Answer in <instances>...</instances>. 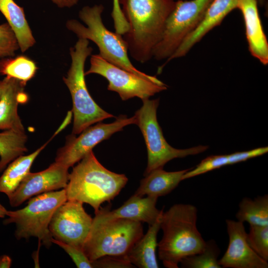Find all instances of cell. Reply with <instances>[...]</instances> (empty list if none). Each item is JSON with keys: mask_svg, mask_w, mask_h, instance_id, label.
Returning a JSON list of instances; mask_svg holds the SVG:
<instances>
[{"mask_svg": "<svg viewBox=\"0 0 268 268\" xmlns=\"http://www.w3.org/2000/svg\"><path fill=\"white\" fill-rule=\"evenodd\" d=\"M92 221L82 202L67 200L54 212L49 229L54 239L82 249Z\"/></svg>", "mask_w": 268, "mask_h": 268, "instance_id": "7c38bea8", "label": "cell"}, {"mask_svg": "<svg viewBox=\"0 0 268 268\" xmlns=\"http://www.w3.org/2000/svg\"><path fill=\"white\" fill-rule=\"evenodd\" d=\"M237 8L243 17L250 54L263 65H267L268 42L260 17L257 0H239Z\"/></svg>", "mask_w": 268, "mask_h": 268, "instance_id": "e0dca14e", "label": "cell"}, {"mask_svg": "<svg viewBox=\"0 0 268 268\" xmlns=\"http://www.w3.org/2000/svg\"><path fill=\"white\" fill-rule=\"evenodd\" d=\"M247 239L252 249L268 262V225H250Z\"/></svg>", "mask_w": 268, "mask_h": 268, "instance_id": "4316f807", "label": "cell"}, {"mask_svg": "<svg viewBox=\"0 0 268 268\" xmlns=\"http://www.w3.org/2000/svg\"><path fill=\"white\" fill-rule=\"evenodd\" d=\"M142 105L134 115L147 150V164L144 176L156 169L163 168L169 161L177 158L196 155L205 151L208 146L199 145L179 149L170 145L165 140L156 116L159 99H143Z\"/></svg>", "mask_w": 268, "mask_h": 268, "instance_id": "ba28073f", "label": "cell"}, {"mask_svg": "<svg viewBox=\"0 0 268 268\" xmlns=\"http://www.w3.org/2000/svg\"><path fill=\"white\" fill-rule=\"evenodd\" d=\"M135 123L134 116L128 118L126 115H120L112 123L99 122L87 128L77 137L73 134L68 135L65 145L58 149L55 162L69 169L79 162L97 144L122 131L125 127Z\"/></svg>", "mask_w": 268, "mask_h": 268, "instance_id": "8fae6325", "label": "cell"}, {"mask_svg": "<svg viewBox=\"0 0 268 268\" xmlns=\"http://www.w3.org/2000/svg\"><path fill=\"white\" fill-rule=\"evenodd\" d=\"M68 170L55 161L43 171L29 172L8 197L10 205L16 207L33 196L64 189L68 181Z\"/></svg>", "mask_w": 268, "mask_h": 268, "instance_id": "4fadbf2b", "label": "cell"}, {"mask_svg": "<svg viewBox=\"0 0 268 268\" xmlns=\"http://www.w3.org/2000/svg\"><path fill=\"white\" fill-rule=\"evenodd\" d=\"M67 201L64 189L35 196L29 200L24 207L15 211L8 210V218L3 223L5 225L15 224V236L17 240L35 237L49 248L53 238L49 229L50 221L56 209Z\"/></svg>", "mask_w": 268, "mask_h": 268, "instance_id": "8992f818", "label": "cell"}, {"mask_svg": "<svg viewBox=\"0 0 268 268\" xmlns=\"http://www.w3.org/2000/svg\"><path fill=\"white\" fill-rule=\"evenodd\" d=\"M220 253L216 243L211 239L206 242L202 251L186 257L180 264L184 268H222L218 260Z\"/></svg>", "mask_w": 268, "mask_h": 268, "instance_id": "484cf974", "label": "cell"}, {"mask_svg": "<svg viewBox=\"0 0 268 268\" xmlns=\"http://www.w3.org/2000/svg\"><path fill=\"white\" fill-rule=\"evenodd\" d=\"M167 172L163 168L152 170L143 178L134 195L158 198L168 195L183 180V176L189 169Z\"/></svg>", "mask_w": 268, "mask_h": 268, "instance_id": "d6986e66", "label": "cell"}, {"mask_svg": "<svg viewBox=\"0 0 268 268\" xmlns=\"http://www.w3.org/2000/svg\"><path fill=\"white\" fill-rule=\"evenodd\" d=\"M93 268H134L124 256H105L92 262Z\"/></svg>", "mask_w": 268, "mask_h": 268, "instance_id": "4dcf8cb0", "label": "cell"}, {"mask_svg": "<svg viewBox=\"0 0 268 268\" xmlns=\"http://www.w3.org/2000/svg\"><path fill=\"white\" fill-rule=\"evenodd\" d=\"M128 181L125 175L104 167L91 150L73 168L64 189L67 200L87 203L96 213L101 204L118 195Z\"/></svg>", "mask_w": 268, "mask_h": 268, "instance_id": "3957f363", "label": "cell"}, {"mask_svg": "<svg viewBox=\"0 0 268 268\" xmlns=\"http://www.w3.org/2000/svg\"><path fill=\"white\" fill-rule=\"evenodd\" d=\"M52 242L63 249L71 258L77 268H93L92 262L87 258L82 249L58 241L54 238L52 239Z\"/></svg>", "mask_w": 268, "mask_h": 268, "instance_id": "f546056e", "label": "cell"}, {"mask_svg": "<svg viewBox=\"0 0 268 268\" xmlns=\"http://www.w3.org/2000/svg\"><path fill=\"white\" fill-rule=\"evenodd\" d=\"M129 30L123 35L130 56L145 63L152 58L174 0H119Z\"/></svg>", "mask_w": 268, "mask_h": 268, "instance_id": "6da1fadb", "label": "cell"}, {"mask_svg": "<svg viewBox=\"0 0 268 268\" xmlns=\"http://www.w3.org/2000/svg\"><path fill=\"white\" fill-rule=\"evenodd\" d=\"M50 140L31 154L21 155L9 163L0 177V193L5 194L8 197L14 193L23 179L30 172L34 161Z\"/></svg>", "mask_w": 268, "mask_h": 268, "instance_id": "7402d4cb", "label": "cell"}, {"mask_svg": "<svg viewBox=\"0 0 268 268\" xmlns=\"http://www.w3.org/2000/svg\"><path fill=\"white\" fill-rule=\"evenodd\" d=\"M229 237L227 249L218 260L223 268H268V262L259 256L250 247L244 223L226 219Z\"/></svg>", "mask_w": 268, "mask_h": 268, "instance_id": "5bb4252c", "label": "cell"}, {"mask_svg": "<svg viewBox=\"0 0 268 268\" xmlns=\"http://www.w3.org/2000/svg\"><path fill=\"white\" fill-rule=\"evenodd\" d=\"M25 131L14 130L0 132V172L17 157L27 151Z\"/></svg>", "mask_w": 268, "mask_h": 268, "instance_id": "603a6c76", "label": "cell"}, {"mask_svg": "<svg viewBox=\"0 0 268 268\" xmlns=\"http://www.w3.org/2000/svg\"><path fill=\"white\" fill-rule=\"evenodd\" d=\"M111 16L115 32L124 35L129 30V25L122 11L119 0H113Z\"/></svg>", "mask_w": 268, "mask_h": 268, "instance_id": "1f68e13d", "label": "cell"}, {"mask_svg": "<svg viewBox=\"0 0 268 268\" xmlns=\"http://www.w3.org/2000/svg\"><path fill=\"white\" fill-rule=\"evenodd\" d=\"M161 217L162 215L154 223L149 225L146 233L134 243L126 255L127 259L134 266L140 268H159L156 250Z\"/></svg>", "mask_w": 268, "mask_h": 268, "instance_id": "ffe728a7", "label": "cell"}, {"mask_svg": "<svg viewBox=\"0 0 268 268\" xmlns=\"http://www.w3.org/2000/svg\"><path fill=\"white\" fill-rule=\"evenodd\" d=\"M236 217L238 221L250 225H268V195L242 199Z\"/></svg>", "mask_w": 268, "mask_h": 268, "instance_id": "cb8c5ba5", "label": "cell"}, {"mask_svg": "<svg viewBox=\"0 0 268 268\" xmlns=\"http://www.w3.org/2000/svg\"><path fill=\"white\" fill-rule=\"evenodd\" d=\"M198 209L191 204L178 203L162 213L163 236L158 243V257L164 266L178 268L187 257L202 251L204 241L197 227Z\"/></svg>", "mask_w": 268, "mask_h": 268, "instance_id": "7a4b0ae2", "label": "cell"}, {"mask_svg": "<svg viewBox=\"0 0 268 268\" xmlns=\"http://www.w3.org/2000/svg\"><path fill=\"white\" fill-rule=\"evenodd\" d=\"M234 164L231 154L211 155L204 158L195 168H190L183 180L192 178L224 166Z\"/></svg>", "mask_w": 268, "mask_h": 268, "instance_id": "83f0119b", "label": "cell"}, {"mask_svg": "<svg viewBox=\"0 0 268 268\" xmlns=\"http://www.w3.org/2000/svg\"><path fill=\"white\" fill-rule=\"evenodd\" d=\"M7 210L0 203V218H4L6 215Z\"/></svg>", "mask_w": 268, "mask_h": 268, "instance_id": "e575fe53", "label": "cell"}, {"mask_svg": "<svg viewBox=\"0 0 268 268\" xmlns=\"http://www.w3.org/2000/svg\"><path fill=\"white\" fill-rule=\"evenodd\" d=\"M5 83V78H3L2 80H0V98L2 94L4 85Z\"/></svg>", "mask_w": 268, "mask_h": 268, "instance_id": "d590c367", "label": "cell"}, {"mask_svg": "<svg viewBox=\"0 0 268 268\" xmlns=\"http://www.w3.org/2000/svg\"><path fill=\"white\" fill-rule=\"evenodd\" d=\"M104 9L102 4L84 6L78 16L86 26L75 19H70L67 22L66 27L78 39L94 42L98 48V55L108 62L146 79L163 83L155 76L143 72L133 65L129 59L127 44L122 35L109 30L104 25L102 18Z\"/></svg>", "mask_w": 268, "mask_h": 268, "instance_id": "277c9868", "label": "cell"}, {"mask_svg": "<svg viewBox=\"0 0 268 268\" xmlns=\"http://www.w3.org/2000/svg\"><path fill=\"white\" fill-rule=\"evenodd\" d=\"M19 49L14 33L7 22L0 25V58L13 57Z\"/></svg>", "mask_w": 268, "mask_h": 268, "instance_id": "f1b7e54d", "label": "cell"}, {"mask_svg": "<svg viewBox=\"0 0 268 268\" xmlns=\"http://www.w3.org/2000/svg\"><path fill=\"white\" fill-rule=\"evenodd\" d=\"M258 1V4H259L261 6H263L264 4H265L266 2H267V0H257Z\"/></svg>", "mask_w": 268, "mask_h": 268, "instance_id": "8d00e7d4", "label": "cell"}, {"mask_svg": "<svg viewBox=\"0 0 268 268\" xmlns=\"http://www.w3.org/2000/svg\"><path fill=\"white\" fill-rule=\"evenodd\" d=\"M92 50V47L89 46L88 40L78 39L74 46L70 49L71 63L67 76L63 78L72 98L73 115L72 134L75 135L96 123L114 117L112 114L96 104L86 86L84 66Z\"/></svg>", "mask_w": 268, "mask_h": 268, "instance_id": "5b68a950", "label": "cell"}, {"mask_svg": "<svg viewBox=\"0 0 268 268\" xmlns=\"http://www.w3.org/2000/svg\"><path fill=\"white\" fill-rule=\"evenodd\" d=\"M38 69L35 62L27 57L4 58L0 61V74L25 83L32 78Z\"/></svg>", "mask_w": 268, "mask_h": 268, "instance_id": "d4e9b609", "label": "cell"}, {"mask_svg": "<svg viewBox=\"0 0 268 268\" xmlns=\"http://www.w3.org/2000/svg\"><path fill=\"white\" fill-rule=\"evenodd\" d=\"M239 0H213L197 28L182 42L175 52L158 69L172 60L185 56L209 32L219 25L225 17L237 8Z\"/></svg>", "mask_w": 268, "mask_h": 268, "instance_id": "2e32d148", "label": "cell"}, {"mask_svg": "<svg viewBox=\"0 0 268 268\" xmlns=\"http://www.w3.org/2000/svg\"><path fill=\"white\" fill-rule=\"evenodd\" d=\"M158 198L152 196L139 197L133 195L122 205L113 210L101 208L96 213L92 222L101 223L112 219H126L140 222H146L148 225L154 223L162 215L163 210L156 207Z\"/></svg>", "mask_w": 268, "mask_h": 268, "instance_id": "9a60e30c", "label": "cell"}, {"mask_svg": "<svg viewBox=\"0 0 268 268\" xmlns=\"http://www.w3.org/2000/svg\"><path fill=\"white\" fill-rule=\"evenodd\" d=\"M89 68L85 75L99 74L108 81L107 89L118 93L122 100L134 97L141 100L167 89L164 82L157 83L140 77L118 67L102 58L98 54L91 56Z\"/></svg>", "mask_w": 268, "mask_h": 268, "instance_id": "30bf717a", "label": "cell"}, {"mask_svg": "<svg viewBox=\"0 0 268 268\" xmlns=\"http://www.w3.org/2000/svg\"><path fill=\"white\" fill-rule=\"evenodd\" d=\"M5 85L0 98V130L25 131L18 114V106L27 100L25 83L5 76Z\"/></svg>", "mask_w": 268, "mask_h": 268, "instance_id": "ac0fdd59", "label": "cell"}, {"mask_svg": "<svg viewBox=\"0 0 268 268\" xmlns=\"http://www.w3.org/2000/svg\"><path fill=\"white\" fill-rule=\"evenodd\" d=\"M213 0H178L168 16L152 58L167 60L197 28Z\"/></svg>", "mask_w": 268, "mask_h": 268, "instance_id": "9c48e42d", "label": "cell"}, {"mask_svg": "<svg viewBox=\"0 0 268 268\" xmlns=\"http://www.w3.org/2000/svg\"><path fill=\"white\" fill-rule=\"evenodd\" d=\"M60 7H70L77 3L79 0H51Z\"/></svg>", "mask_w": 268, "mask_h": 268, "instance_id": "d6a6232c", "label": "cell"}, {"mask_svg": "<svg viewBox=\"0 0 268 268\" xmlns=\"http://www.w3.org/2000/svg\"><path fill=\"white\" fill-rule=\"evenodd\" d=\"M11 263V259L8 256L3 255L0 257V268H9Z\"/></svg>", "mask_w": 268, "mask_h": 268, "instance_id": "836d02e7", "label": "cell"}, {"mask_svg": "<svg viewBox=\"0 0 268 268\" xmlns=\"http://www.w3.org/2000/svg\"><path fill=\"white\" fill-rule=\"evenodd\" d=\"M143 235L142 222L114 219L93 223L82 250L92 262L105 256H126Z\"/></svg>", "mask_w": 268, "mask_h": 268, "instance_id": "52a82bcc", "label": "cell"}, {"mask_svg": "<svg viewBox=\"0 0 268 268\" xmlns=\"http://www.w3.org/2000/svg\"><path fill=\"white\" fill-rule=\"evenodd\" d=\"M0 11L14 33L21 51L24 52L32 47L36 41L23 8L13 0H0Z\"/></svg>", "mask_w": 268, "mask_h": 268, "instance_id": "44dd1931", "label": "cell"}]
</instances>
